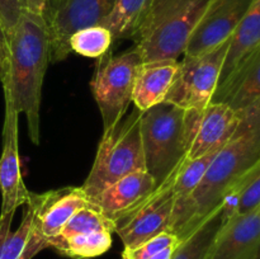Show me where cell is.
<instances>
[{
    "mask_svg": "<svg viewBox=\"0 0 260 259\" xmlns=\"http://www.w3.org/2000/svg\"><path fill=\"white\" fill-rule=\"evenodd\" d=\"M180 240L170 231L159 234L144 243L132 248H124L122 251V259H150L172 246L179 245Z\"/></svg>",
    "mask_w": 260,
    "mask_h": 259,
    "instance_id": "484cf974",
    "label": "cell"
},
{
    "mask_svg": "<svg viewBox=\"0 0 260 259\" xmlns=\"http://www.w3.org/2000/svg\"><path fill=\"white\" fill-rule=\"evenodd\" d=\"M177 246H172V248L165 249V250L160 251L159 254H156V255L152 256V258H150V259H170V256H172L173 251L175 250V248H177Z\"/></svg>",
    "mask_w": 260,
    "mask_h": 259,
    "instance_id": "f546056e",
    "label": "cell"
},
{
    "mask_svg": "<svg viewBox=\"0 0 260 259\" xmlns=\"http://www.w3.org/2000/svg\"><path fill=\"white\" fill-rule=\"evenodd\" d=\"M259 250L260 208L226 220L206 259H259Z\"/></svg>",
    "mask_w": 260,
    "mask_h": 259,
    "instance_id": "5bb4252c",
    "label": "cell"
},
{
    "mask_svg": "<svg viewBox=\"0 0 260 259\" xmlns=\"http://www.w3.org/2000/svg\"><path fill=\"white\" fill-rule=\"evenodd\" d=\"M238 114L239 124L230 141L216 154L192 195L174 205L170 233L180 241L217 210L225 193L260 161V103Z\"/></svg>",
    "mask_w": 260,
    "mask_h": 259,
    "instance_id": "6da1fadb",
    "label": "cell"
},
{
    "mask_svg": "<svg viewBox=\"0 0 260 259\" xmlns=\"http://www.w3.org/2000/svg\"><path fill=\"white\" fill-rule=\"evenodd\" d=\"M220 150L208 152V154L192 160L187 159L183 163L172 187L173 195L175 197V205L182 203L183 201H185L192 195L193 190L197 188V185L202 180L208 165L211 164L212 159Z\"/></svg>",
    "mask_w": 260,
    "mask_h": 259,
    "instance_id": "7402d4cb",
    "label": "cell"
},
{
    "mask_svg": "<svg viewBox=\"0 0 260 259\" xmlns=\"http://www.w3.org/2000/svg\"><path fill=\"white\" fill-rule=\"evenodd\" d=\"M7 61L0 79L5 106L27 118L28 135L40 145V109L42 84L50 57V37L45 17L23 9L19 20L7 38Z\"/></svg>",
    "mask_w": 260,
    "mask_h": 259,
    "instance_id": "7a4b0ae2",
    "label": "cell"
},
{
    "mask_svg": "<svg viewBox=\"0 0 260 259\" xmlns=\"http://www.w3.org/2000/svg\"><path fill=\"white\" fill-rule=\"evenodd\" d=\"M222 223L221 208L218 207L190 235L180 241L170 259H206Z\"/></svg>",
    "mask_w": 260,
    "mask_h": 259,
    "instance_id": "ffe728a7",
    "label": "cell"
},
{
    "mask_svg": "<svg viewBox=\"0 0 260 259\" xmlns=\"http://www.w3.org/2000/svg\"><path fill=\"white\" fill-rule=\"evenodd\" d=\"M112 246V233L80 234L73 236H55L47 241V248H53L71 259H90L102 255Z\"/></svg>",
    "mask_w": 260,
    "mask_h": 259,
    "instance_id": "d6986e66",
    "label": "cell"
},
{
    "mask_svg": "<svg viewBox=\"0 0 260 259\" xmlns=\"http://www.w3.org/2000/svg\"><path fill=\"white\" fill-rule=\"evenodd\" d=\"M236 196V215H246L260 208V161L231 187Z\"/></svg>",
    "mask_w": 260,
    "mask_h": 259,
    "instance_id": "d4e9b609",
    "label": "cell"
},
{
    "mask_svg": "<svg viewBox=\"0 0 260 259\" xmlns=\"http://www.w3.org/2000/svg\"><path fill=\"white\" fill-rule=\"evenodd\" d=\"M48 0H20L22 3L23 9L30 10V12L38 13V14H42L46 9V4H47Z\"/></svg>",
    "mask_w": 260,
    "mask_h": 259,
    "instance_id": "83f0119b",
    "label": "cell"
},
{
    "mask_svg": "<svg viewBox=\"0 0 260 259\" xmlns=\"http://www.w3.org/2000/svg\"><path fill=\"white\" fill-rule=\"evenodd\" d=\"M254 0H211L196 27L184 56L205 53L228 41L243 20Z\"/></svg>",
    "mask_w": 260,
    "mask_h": 259,
    "instance_id": "7c38bea8",
    "label": "cell"
},
{
    "mask_svg": "<svg viewBox=\"0 0 260 259\" xmlns=\"http://www.w3.org/2000/svg\"><path fill=\"white\" fill-rule=\"evenodd\" d=\"M141 113L135 107L128 117H122L116 124L104 130L93 167L81 185L89 200L121 178L145 170L140 131Z\"/></svg>",
    "mask_w": 260,
    "mask_h": 259,
    "instance_id": "5b68a950",
    "label": "cell"
},
{
    "mask_svg": "<svg viewBox=\"0 0 260 259\" xmlns=\"http://www.w3.org/2000/svg\"><path fill=\"white\" fill-rule=\"evenodd\" d=\"M27 201L33 206L30 235L45 248H47V241L57 236L78 211L90 203L81 185L47 190L45 193L29 192Z\"/></svg>",
    "mask_w": 260,
    "mask_h": 259,
    "instance_id": "8fae6325",
    "label": "cell"
},
{
    "mask_svg": "<svg viewBox=\"0 0 260 259\" xmlns=\"http://www.w3.org/2000/svg\"><path fill=\"white\" fill-rule=\"evenodd\" d=\"M116 0H48L43 12L50 37L51 62L69 56V40L76 30L103 24Z\"/></svg>",
    "mask_w": 260,
    "mask_h": 259,
    "instance_id": "ba28073f",
    "label": "cell"
},
{
    "mask_svg": "<svg viewBox=\"0 0 260 259\" xmlns=\"http://www.w3.org/2000/svg\"><path fill=\"white\" fill-rule=\"evenodd\" d=\"M150 0H116L103 24L111 32L113 42L132 38Z\"/></svg>",
    "mask_w": 260,
    "mask_h": 259,
    "instance_id": "44dd1931",
    "label": "cell"
},
{
    "mask_svg": "<svg viewBox=\"0 0 260 259\" xmlns=\"http://www.w3.org/2000/svg\"><path fill=\"white\" fill-rule=\"evenodd\" d=\"M211 102L228 104L236 113L260 103V48L213 94Z\"/></svg>",
    "mask_w": 260,
    "mask_h": 259,
    "instance_id": "ac0fdd59",
    "label": "cell"
},
{
    "mask_svg": "<svg viewBox=\"0 0 260 259\" xmlns=\"http://www.w3.org/2000/svg\"><path fill=\"white\" fill-rule=\"evenodd\" d=\"M238 124L239 114L225 103L211 102L202 111H185L188 159L220 150L230 141Z\"/></svg>",
    "mask_w": 260,
    "mask_h": 259,
    "instance_id": "30bf717a",
    "label": "cell"
},
{
    "mask_svg": "<svg viewBox=\"0 0 260 259\" xmlns=\"http://www.w3.org/2000/svg\"><path fill=\"white\" fill-rule=\"evenodd\" d=\"M179 69V60L142 61L135 78L132 102L145 112L165 101Z\"/></svg>",
    "mask_w": 260,
    "mask_h": 259,
    "instance_id": "e0dca14e",
    "label": "cell"
},
{
    "mask_svg": "<svg viewBox=\"0 0 260 259\" xmlns=\"http://www.w3.org/2000/svg\"><path fill=\"white\" fill-rule=\"evenodd\" d=\"M258 48H260V0H254L245 17L229 37L215 93L228 83Z\"/></svg>",
    "mask_w": 260,
    "mask_h": 259,
    "instance_id": "2e32d148",
    "label": "cell"
},
{
    "mask_svg": "<svg viewBox=\"0 0 260 259\" xmlns=\"http://www.w3.org/2000/svg\"><path fill=\"white\" fill-rule=\"evenodd\" d=\"M98 58L90 88L101 111L103 128L107 130L124 116L132 102L135 78L142 57L134 46L119 55H113L109 48Z\"/></svg>",
    "mask_w": 260,
    "mask_h": 259,
    "instance_id": "8992f818",
    "label": "cell"
},
{
    "mask_svg": "<svg viewBox=\"0 0 260 259\" xmlns=\"http://www.w3.org/2000/svg\"><path fill=\"white\" fill-rule=\"evenodd\" d=\"M211 0H150L132 40L142 61L178 60L184 55Z\"/></svg>",
    "mask_w": 260,
    "mask_h": 259,
    "instance_id": "3957f363",
    "label": "cell"
},
{
    "mask_svg": "<svg viewBox=\"0 0 260 259\" xmlns=\"http://www.w3.org/2000/svg\"><path fill=\"white\" fill-rule=\"evenodd\" d=\"M22 12L20 0H0V25L4 30L5 38H8L15 27Z\"/></svg>",
    "mask_w": 260,
    "mask_h": 259,
    "instance_id": "4316f807",
    "label": "cell"
},
{
    "mask_svg": "<svg viewBox=\"0 0 260 259\" xmlns=\"http://www.w3.org/2000/svg\"><path fill=\"white\" fill-rule=\"evenodd\" d=\"M0 42L3 43V45H7V38H5V35H4V30H3L2 25H0Z\"/></svg>",
    "mask_w": 260,
    "mask_h": 259,
    "instance_id": "4dcf8cb0",
    "label": "cell"
},
{
    "mask_svg": "<svg viewBox=\"0 0 260 259\" xmlns=\"http://www.w3.org/2000/svg\"><path fill=\"white\" fill-rule=\"evenodd\" d=\"M226 47L228 41L201 55L184 56L164 102L185 111L205 109L216 90Z\"/></svg>",
    "mask_w": 260,
    "mask_h": 259,
    "instance_id": "52a82bcc",
    "label": "cell"
},
{
    "mask_svg": "<svg viewBox=\"0 0 260 259\" xmlns=\"http://www.w3.org/2000/svg\"><path fill=\"white\" fill-rule=\"evenodd\" d=\"M99 231L116 233V222L89 203V206L78 211L66 222L57 236H73Z\"/></svg>",
    "mask_w": 260,
    "mask_h": 259,
    "instance_id": "cb8c5ba5",
    "label": "cell"
},
{
    "mask_svg": "<svg viewBox=\"0 0 260 259\" xmlns=\"http://www.w3.org/2000/svg\"><path fill=\"white\" fill-rule=\"evenodd\" d=\"M113 43L111 32L104 25L96 24L76 30L69 40L70 51L81 56L98 58L111 48Z\"/></svg>",
    "mask_w": 260,
    "mask_h": 259,
    "instance_id": "603a6c76",
    "label": "cell"
},
{
    "mask_svg": "<svg viewBox=\"0 0 260 259\" xmlns=\"http://www.w3.org/2000/svg\"><path fill=\"white\" fill-rule=\"evenodd\" d=\"M183 163L149 197L116 221V233L124 248H132L159 234L170 231L175 205L172 187Z\"/></svg>",
    "mask_w": 260,
    "mask_h": 259,
    "instance_id": "9c48e42d",
    "label": "cell"
},
{
    "mask_svg": "<svg viewBox=\"0 0 260 259\" xmlns=\"http://www.w3.org/2000/svg\"><path fill=\"white\" fill-rule=\"evenodd\" d=\"M5 61H7V50H5V46L0 42V79L4 75Z\"/></svg>",
    "mask_w": 260,
    "mask_h": 259,
    "instance_id": "f1b7e54d",
    "label": "cell"
},
{
    "mask_svg": "<svg viewBox=\"0 0 260 259\" xmlns=\"http://www.w3.org/2000/svg\"><path fill=\"white\" fill-rule=\"evenodd\" d=\"M140 131L145 170L157 188L188 159L185 109L161 102L142 112Z\"/></svg>",
    "mask_w": 260,
    "mask_h": 259,
    "instance_id": "277c9868",
    "label": "cell"
},
{
    "mask_svg": "<svg viewBox=\"0 0 260 259\" xmlns=\"http://www.w3.org/2000/svg\"><path fill=\"white\" fill-rule=\"evenodd\" d=\"M18 116L9 106H5L3 127V151L0 156V190L2 212L0 216L14 215L19 206L28 200L29 190L22 177L19 152H18Z\"/></svg>",
    "mask_w": 260,
    "mask_h": 259,
    "instance_id": "4fadbf2b",
    "label": "cell"
},
{
    "mask_svg": "<svg viewBox=\"0 0 260 259\" xmlns=\"http://www.w3.org/2000/svg\"><path fill=\"white\" fill-rule=\"evenodd\" d=\"M155 188L154 178L146 170H139L117 180L89 202L116 222L121 216L149 197Z\"/></svg>",
    "mask_w": 260,
    "mask_h": 259,
    "instance_id": "9a60e30c",
    "label": "cell"
}]
</instances>
